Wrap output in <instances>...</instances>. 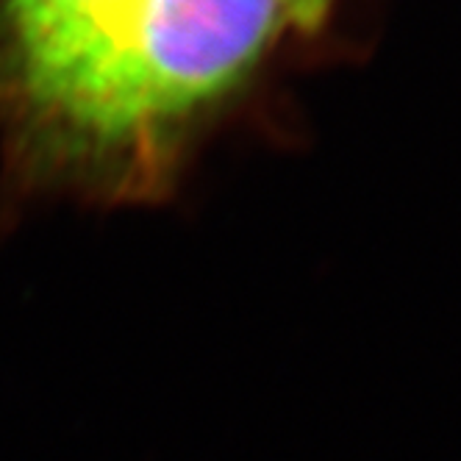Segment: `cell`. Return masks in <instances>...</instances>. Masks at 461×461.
<instances>
[{
  "label": "cell",
  "mask_w": 461,
  "mask_h": 461,
  "mask_svg": "<svg viewBox=\"0 0 461 461\" xmlns=\"http://www.w3.org/2000/svg\"><path fill=\"white\" fill-rule=\"evenodd\" d=\"M334 6H337V0H292L294 28H303V31L320 28Z\"/></svg>",
  "instance_id": "obj_2"
},
{
  "label": "cell",
  "mask_w": 461,
  "mask_h": 461,
  "mask_svg": "<svg viewBox=\"0 0 461 461\" xmlns=\"http://www.w3.org/2000/svg\"><path fill=\"white\" fill-rule=\"evenodd\" d=\"M292 0H0V134L28 194L167 197Z\"/></svg>",
  "instance_id": "obj_1"
}]
</instances>
